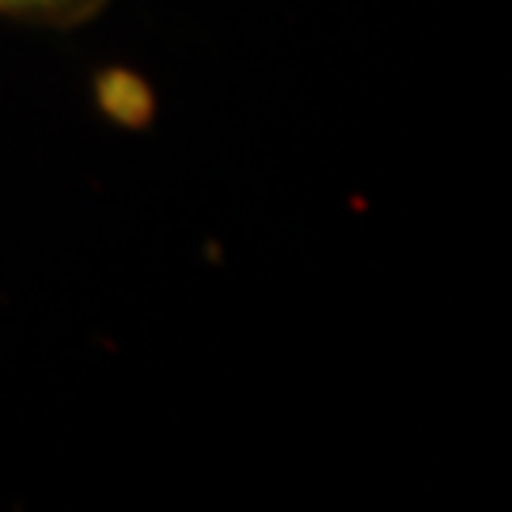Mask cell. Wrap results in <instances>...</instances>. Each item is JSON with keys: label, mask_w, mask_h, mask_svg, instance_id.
<instances>
[{"label": "cell", "mask_w": 512, "mask_h": 512, "mask_svg": "<svg viewBox=\"0 0 512 512\" xmlns=\"http://www.w3.org/2000/svg\"><path fill=\"white\" fill-rule=\"evenodd\" d=\"M107 0H0V19H16L31 27H84L95 16H103Z\"/></svg>", "instance_id": "cell-1"}, {"label": "cell", "mask_w": 512, "mask_h": 512, "mask_svg": "<svg viewBox=\"0 0 512 512\" xmlns=\"http://www.w3.org/2000/svg\"><path fill=\"white\" fill-rule=\"evenodd\" d=\"M95 88H99V110L110 114L114 122L137 129L152 118V92L145 88L141 76L126 73V69H107L95 80Z\"/></svg>", "instance_id": "cell-2"}]
</instances>
